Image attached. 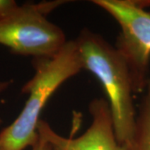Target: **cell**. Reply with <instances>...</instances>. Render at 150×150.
Listing matches in <instances>:
<instances>
[{
    "label": "cell",
    "instance_id": "cell-1",
    "mask_svg": "<svg viewBox=\"0 0 150 150\" xmlns=\"http://www.w3.org/2000/svg\"><path fill=\"white\" fill-rule=\"evenodd\" d=\"M34 75L23 86L28 97L17 118L0 132L1 150H24L38 139V126L43 108L65 81L83 69L75 40H69L52 58L33 59Z\"/></svg>",
    "mask_w": 150,
    "mask_h": 150
},
{
    "label": "cell",
    "instance_id": "cell-2",
    "mask_svg": "<svg viewBox=\"0 0 150 150\" xmlns=\"http://www.w3.org/2000/svg\"><path fill=\"white\" fill-rule=\"evenodd\" d=\"M75 41L83 69L96 77L106 93L116 138L127 145L134 134L137 114L129 68L116 48L97 33L84 28Z\"/></svg>",
    "mask_w": 150,
    "mask_h": 150
},
{
    "label": "cell",
    "instance_id": "cell-3",
    "mask_svg": "<svg viewBox=\"0 0 150 150\" xmlns=\"http://www.w3.org/2000/svg\"><path fill=\"white\" fill-rule=\"evenodd\" d=\"M65 1L24 4L0 21V45L33 59L52 58L68 42L63 29L47 18Z\"/></svg>",
    "mask_w": 150,
    "mask_h": 150
},
{
    "label": "cell",
    "instance_id": "cell-4",
    "mask_svg": "<svg viewBox=\"0 0 150 150\" xmlns=\"http://www.w3.org/2000/svg\"><path fill=\"white\" fill-rule=\"evenodd\" d=\"M120 27L115 48L129 68L134 93H144L149 81L150 13L142 0H93Z\"/></svg>",
    "mask_w": 150,
    "mask_h": 150
},
{
    "label": "cell",
    "instance_id": "cell-5",
    "mask_svg": "<svg viewBox=\"0 0 150 150\" xmlns=\"http://www.w3.org/2000/svg\"><path fill=\"white\" fill-rule=\"evenodd\" d=\"M88 111L91 123L83 134L74 138H64L54 132L48 123L40 120L38 132L54 146L63 150H127L126 145L121 144L114 133L109 104L103 98L92 100Z\"/></svg>",
    "mask_w": 150,
    "mask_h": 150
},
{
    "label": "cell",
    "instance_id": "cell-6",
    "mask_svg": "<svg viewBox=\"0 0 150 150\" xmlns=\"http://www.w3.org/2000/svg\"><path fill=\"white\" fill-rule=\"evenodd\" d=\"M143 93L127 150H150V79Z\"/></svg>",
    "mask_w": 150,
    "mask_h": 150
},
{
    "label": "cell",
    "instance_id": "cell-7",
    "mask_svg": "<svg viewBox=\"0 0 150 150\" xmlns=\"http://www.w3.org/2000/svg\"><path fill=\"white\" fill-rule=\"evenodd\" d=\"M18 7L14 0H0V21L12 15Z\"/></svg>",
    "mask_w": 150,
    "mask_h": 150
},
{
    "label": "cell",
    "instance_id": "cell-8",
    "mask_svg": "<svg viewBox=\"0 0 150 150\" xmlns=\"http://www.w3.org/2000/svg\"><path fill=\"white\" fill-rule=\"evenodd\" d=\"M38 139L35 145L32 148V150H55L54 146L48 141L43 134L38 133Z\"/></svg>",
    "mask_w": 150,
    "mask_h": 150
},
{
    "label": "cell",
    "instance_id": "cell-9",
    "mask_svg": "<svg viewBox=\"0 0 150 150\" xmlns=\"http://www.w3.org/2000/svg\"><path fill=\"white\" fill-rule=\"evenodd\" d=\"M12 80H0V94L4 92H5L9 86L12 84ZM2 123V119L0 118V124Z\"/></svg>",
    "mask_w": 150,
    "mask_h": 150
},
{
    "label": "cell",
    "instance_id": "cell-10",
    "mask_svg": "<svg viewBox=\"0 0 150 150\" xmlns=\"http://www.w3.org/2000/svg\"><path fill=\"white\" fill-rule=\"evenodd\" d=\"M54 145V144H53ZM54 148H55V150H63L62 149H60V148H59V147H56V146H54Z\"/></svg>",
    "mask_w": 150,
    "mask_h": 150
},
{
    "label": "cell",
    "instance_id": "cell-11",
    "mask_svg": "<svg viewBox=\"0 0 150 150\" xmlns=\"http://www.w3.org/2000/svg\"><path fill=\"white\" fill-rule=\"evenodd\" d=\"M0 150H1V148H0Z\"/></svg>",
    "mask_w": 150,
    "mask_h": 150
}]
</instances>
